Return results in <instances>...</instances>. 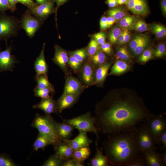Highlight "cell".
Instances as JSON below:
<instances>
[{
	"instance_id": "1",
	"label": "cell",
	"mask_w": 166,
	"mask_h": 166,
	"mask_svg": "<svg viewBox=\"0 0 166 166\" xmlns=\"http://www.w3.org/2000/svg\"><path fill=\"white\" fill-rule=\"evenodd\" d=\"M97 107L94 125L99 132L109 136L135 131L155 115L136 99L107 100Z\"/></svg>"
},
{
	"instance_id": "2",
	"label": "cell",
	"mask_w": 166,
	"mask_h": 166,
	"mask_svg": "<svg viewBox=\"0 0 166 166\" xmlns=\"http://www.w3.org/2000/svg\"><path fill=\"white\" fill-rule=\"evenodd\" d=\"M135 130L109 136L103 142V150L111 166H128L142 153L136 143Z\"/></svg>"
},
{
	"instance_id": "3",
	"label": "cell",
	"mask_w": 166,
	"mask_h": 166,
	"mask_svg": "<svg viewBox=\"0 0 166 166\" xmlns=\"http://www.w3.org/2000/svg\"><path fill=\"white\" fill-rule=\"evenodd\" d=\"M39 133L59 140L57 122L51 115H41L37 113L31 124Z\"/></svg>"
},
{
	"instance_id": "4",
	"label": "cell",
	"mask_w": 166,
	"mask_h": 166,
	"mask_svg": "<svg viewBox=\"0 0 166 166\" xmlns=\"http://www.w3.org/2000/svg\"><path fill=\"white\" fill-rule=\"evenodd\" d=\"M94 117L90 112L70 119L63 120V122L73 126L79 131L92 132L96 135V141L99 140L98 130L94 125Z\"/></svg>"
},
{
	"instance_id": "5",
	"label": "cell",
	"mask_w": 166,
	"mask_h": 166,
	"mask_svg": "<svg viewBox=\"0 0 166 166\" xmlns=\"http://www.w3.org/2000/svg\"><path fill=\"white\" fill-rule=\"evenodd\" d=\"M141 124L135 130V138L140 151L155 150L158 148L156 141L148 128L145 123Z\"/></svg>"
},
{
	"instance_id": "6",
	"label": "cell",
	"mask_w": 166,
	"mask_h": 166,
	"mask_svg": "<svg viewBox=\"0 0 166 166\" xmlns=\"http://www.w3.org/2000/svg\"><path fill=\"white\" fill-rule=\"evenodd\" d=\"M20 21L13 16L0 15V39L15 36L21 27Z\"/></svg>"
},
{
	"instance_id": "7",
	"label": "cell",
	"mask_w": 166,
	"mask_h": 166,
	"mask_svg": "<svg viewBox=\"0 0 166 166\" xmlns=\"http://www.w3.org/2000/svg\"><path fill=\"white\" fill-rule=\"evenodd\" d=\"M151 134L157 144H159V139L160 135L166 130V119L162 115H154L145 122Z\"/></svg>"
},
{
	"instance_id": "8",
	"label": "cell",
	"mask_w": 166,
	"mask_h": 166,
	"mask_svg": "<svg viewBox=\"0 0 166 166\" xmlns=\"http://www.w3.org/2000/svg\"><path fill=\"white\" fill-rule=\"evenodd\" d=\"M42 20L34 15L30 11H27L22 16L20 21L21 27L23 29L30 38L34 36L40 28Z\"/></svg>"
},
{
	"instance_id": "9",
	"label": "cell",
	"mask_w": 166,
	"mask_h": 166,
	"mask_svg": "<svg viewBox=\"0 0 166 166\" xmlns=\"http://www.w3.org/2000/svg\"><path fill=\"white\" fill-rule=\"evenodd\" d=\"M12 47H7L5 50L0 51V70L13 71L14 64L18 63L14 56L11 54Z\"/></svg>"
},
{
	"instance_id": "10",
	"label": "cell",
	"mask_w": 166,
	"mask_h": 166,
	"mask_svg": "<svg viewBox=\"0 0 166 166\" xmlns=\"http://www.w3.org/2000/svg\"><path fill=\"white\" fill-rule=\"evenodd\" d=\"M53 1H49L36 6L30 9L31 13L34 16L43 21L54 12Z\"/></svg>"
},
{
	"instance_id": "11",
	"label": "cell",
	"mask_w": 166,
	"mask_h": 166,
	"mask_svg": "<svg viewBox=\"0 0 166 166\" xmlns=\"http://www.w3.org/2000/svg\"><path fill=\"white\" fill-rule=\"evenodd\" d=\"M126 5L127 9L134 14L144 16L148 13L146 0H127Z\"/></svg>"
},
{
	"instance_id": "12",
	"label": "cell",
	"mask_w": 166,
	"mask_h": 166,
	"mask_svg": "<svg viewBox=\"0 0 166 166\" xmlns=\"http://www.w3.org/2000/svg\"><path fill=\"white\" fill-rule=\"evenodd\" d=\"M53 145L55 153L59 158L65 160L72 158L74 151L67 142L60 140Z\"/></svg>"
},
{
	"instance_id": "13",
	"label": "cell",
	"mask_w": 166,
	"mask_h": 166,
	"mask_svg": "<svg viewBox=\"0 0 166 166\" xmlns=\"http://www.w3.org/2000/svg\"><path fill=\"white\" fill-rule=\"evenodd\" d=\"M70 146L74 152L81 147L89 146L93 141L87 136V132H80L78 135L72 140H62Z\"/></svg>"
},
{
	"instance_id": "14",
	"label": "cell",
	"mask_w": 166,
	"mask_h": 166,
	"mask_svg": "<svg viewBox=\"0 0 166 166\" xmlns=\"http://www.w3.org/2000/svg\"><path fill=\"white\" fill-rule=\"evenodd\" d=\"M33 108L42 110L47 115H51L53 113L58 114L56 101L51 97L42 99L39 103L33 106Z\"/></svg>"
},
{
	"instance_id": "15",
	"label": "cell",
	"mask_w": 166,
	"mask_h": 166,
	"mask_svg": "<svg viewBox=\"0 0 166 166\" xmlns=\"http://www.w3.org/2000/svg\"><path fill=\"white\" fill-rule=\"evenodd\" d=\"M79 96L63 94L56 101L58 113H61L63 110L73 106L77 100Z\"/></svg>"
},
{
	"instance_id": "16",
	"label": "cell",
	"mask_w": 166,
	"mask_h": 166,
	"mask_svg": "<svg viewBox=\"0 0 166 166\" xmlns=\"http://www.w3.org/2000/svg\"><path fill=\"white\" fill-rule=\"evenodd\" d=\"M45 46V43H44L43 44L40 53L36 58L34 64V69L36 73L35 77V80L40 75L44 74L47 76L48 66L44 56V51Z\"/></svg>"
},
{
	"instance_id": "17",
	"label": "cell",
	"mask_w": 166,
	"mask_h": 166,
	"mask_svg": "<svg viewBox=\"0 0 166 166\" xmlns=\"http://www.w3.org/2000/svg\"><path fill=\"white\" fill-rule=\"evenodd\" d=\"M147 166H165L163 162L160 153L155 150H150L142 152Z\"/></svg>"
},
{
	"instance_id": "18",
	"label": "cell",
	"mask_w": 166,
	"mask_h": 166,
	"mask_svg": "<svg viewBox=\"0 0 166 166\" xmlns=\"http://www.w3.org/2000/svg\"><path fill=\"white\" fill-rule=\"evenodd\" d=\"M98 142L96 141V152L94 156L90 160L88 165L90 166H111L109 163L107 156L103 153V148L101 147L99 149Z\"/></svg>"
},
{
	"instance_id": "19",
	"label": "cell",
	"mask_w": 166,
	"mask_h": 166,
	"mask_svg": "<svg viewBox=\"0 0 166 166\" xmlns=\"http://www.w3.org/2000/svg\"><path fill=\"white\" fill-rule=\"evenodd\" d=\"M68 58L66 51L57 45L55 46V54L53 60L61 69H65L68 63Z\"/></svg>"
},
{
	"instance_id": "20",
	"label": "cell",
	"mask_w": 166,
	"mask_h": 166,
	"mask_svg": "<svg viewBox=\"0 0 166 166\" xmlns=\"http://www.w3.org/2000/svg\"><path fill=\"white\" fill-rule=\"evenodd\" d=\"M81 88L80 81L77 79L70 77L66 81L63 94L79 95Z\"/></svg>"
},
{
	"instance_id": "21",
	"label": "cell",
	"mask_w": 166,
	"mask_h": 166,
	"mask_svg": "<svg viewBox=\"0 0 166 166\" xmlns=\"http://www.w3.org/2000/svg\"><path fill=\"white\" fill-rule=\"evenodd\" d=\"M59 140L39 133L33 145V149L36 151L39 149L43 150L47 146L53 145Z\"/></svg>"
},
{
	"instance_id": "22",
	"label": "cell",
	"mask_w": 166,
	"mask_h": 166,
	"mask_svg": "<svg viewBox=\"0 0 166 166\" xmlns=\"http://www.w3.org/2000/svg\"><path fill=\"white\" fill-rule=\"evenodd\" d=\"M58 134L61 140H68L72 135L74 128L64 122H57Z\"/></svg>"
},
{
	"instance_id": "23",
	"label": "cell",
	"mask_w": 166,
	"mask_h": 166,
	"mask_svg": "<svg viewBox=\"0 0 166 166\" xmlns=\"http://www.w3.org/2000/svg\"><path fill=\"white\" fill-rule=\"evenodd\" d=\"M91 153L89 146H84L74 151L72 158L84 163L85 161L90 156Z\"/></svg>"
},
{
	"instance_id": "24",
	"label": "cell",
	"mask_w": 166,
	"mask_h": 166,
	"mask_svg": "<svg viewBox=\"0 0 166 166\" xmlns=\"http://www.w3.org/2000/svg\"><path fill=\"white\" fill-rule=\"evenodd\" d=\"M82 77L84 82L87 84H90L93 81V73L91 65L85 64L83 67Z\"/></svg>"
},
{
	"instance_id": "25",
	"label": "cell",
	"mask_w": 166,
	"mask_h": 166,
	"mask_svg": "<svg viewBox=\"0 0 166 166\" xmlns=\"http://www.w3.org/2000/svg\"><path fill=\"white\" fill-rule=\"evenodd\" d=\"M111 64L107 63L101 65L97 69L96 73V82H103L106 77Z\"/></svg>"
},
{
	"instance_id": "26",
	"label": "cell",
	"mask_w": 166,
	"mask_h": 166,
	"mask_svg": "<svg viewBox=\"0 0 166 166\" xmlns=\"http://www.w3.org/2000/svg\"><path fill=\"white\" fill-rule=\"evenodd\" d=\"M129 68L128 64L123 60H118L114 63L112 68L110 74H118L122 73Z\"/></svg>"
},
{
	"instance_id": "27",
	"label": "cell",
	"mask_w": 166,
	"mask_h": 166,
	"mask_svg": "<svg viewBox=\"0 0 166 166\" xmlns=\"http://www.w3.org/2000/svg\"><path fill=\"white\" fill-rule=\"evenodd\" d=\"M125 10L121 7L113 8L109 10L107 14L109 16L114 18L116 21H120L124 17L127 15Z\"/></svg>"
},
{
	"instance_id": "28",
	"label": "cell",
	"mask_w": 166,
	"mask_h": 166,
	"mask_svg": "<svg viewBox=\"0 0 166 166\" xmlns=\"http://www.w3.org/2000/svg\"><path fill=\"white\" fill-rule=\"evenodd\" d=\"M137 19L136 16L127 15L120 21V26L124 29L132 28Z\"/></svg>"
},
{
	"instance_id": "29",
	"label": "cell",
	"mask_w": 166,
	"mask_h": 166,
	"mask_svg": "<svg viewBox=\"0 0 166 166\" xmlns=\"http://www.w3.org/2000/svg\"><path fill=\"white\" fill-rule=\"evenodd\" d=\"M150 26L152 32L157 38H161L165 36L166 29L162 25L158 23H153L151 24Z\"/></svg>"
},
{
	"instance_id": "30",
	"label": "cell",
	"mask_w": 166,
	"mask_h": 166,
	"mask_svg": "<svg viewBox=\"0 0 166 166\" xmlns=\"http://www.w3.org/2000/svg\"><path fill=\"white\" fill-rule=\"evenodd\" d=\"M65 160L58 157L55 153L51 155L43 164V166H62Z\"/></svg>"
},
{
	"instance_id": "31",
	"label": "cell",
	"mask_w": 166,
	"mask_h": 166,
	"mask_svg": "<svg viewBox=\"0 0 166 166\" xmlns=\"http://www.w3.org/2000/svg\"><path fill=\"white\" fill-rule=\"evenodd\" d=\"M37 82L36 87L43 89L46 88H53V86L49 82L47 76L44 74L40 75L35 80Z\"/></svg>"
},
{
	"instance_id": "32",
	"label": "cell",
	"mask_w": 166,
	"mask_h": 166,
	"mask_svg": "<svg viewBox=\"0 0 166 166\" xmlns=\"http://www.w3.org/2000/svg\"><path fill=\"white\" fill-rule=\"evenodd\" d=\"M122 31L120 26H114L111 29L108 35L109 42L113 44L117 43Z\"/></svg>"
},
{
	"instance_id": "33",
	"label": "cell",
	"mask_w": 166,
	"mask_h": 166,
	"mask_svg": "<svg viewBox=\"0 0 166 166\" xmlns=\"http://www.w3.org/2000/svg\"><path fill=\"white\" fill-rule=\"evenodd\" d=\"M34 92L35 96L40 97L42 99L49 98L50 93H53V88H46L43 89H40L35 87L34 89Z\"/></svg>"
},
{
	"instance_id": "34",
	"label": "cell",
	"mask_w": 166,
	"mask_h": 166,
	"mask_svg": "<svg viewBox=\"0 0 166 166\" xmlns=\"http://www.w3.org/2000/svg\"><path fill=\"white\" fill-rule=\"evenodd\" d=\"M149 42V37L145 34L142 41L133 51L134 54L137 55L142 53L148 45Z\"/></svg>"
},
{
	"instance_id": "35",
	"label": "cell",
	"mask_w": 166,
	"mask_h": 166,
	"mask_svg": "<svg viewBox=\"0 0 166 166\" xmlns=\"http://www.w3.org/2000/svg\"><path fill=\"white\" fill-rule=\"evenodd\" d=\"M106 58L105 54L101 51L97 52L92 57V62L95 65L103 64Z\"/></svg>"
},
{
	"instance_id": "36",
	"label": "cell",
	"mask_w": 166,
	"mask_h": 166,
	"mask_svg": "<svg viewBox=\"0 0 166 166\" xmlns=\"http://www.w3.org/2000/svg\"><path fill=\"white\" fill-rule=\"evenodd\" d=\"M116 57L121 60L128 61L130 59V55L127 49L124 47L119 48L117 51Z\"/></svg>"
},
{
	"instance_id": "37",
	"label": "cell",
	"mask_w": 166,
	"mask_h": 166,
	"mask_svg": "<svg viewBox=\"0 0 166 166\" xmlns=\"http://www.w3.org/2000/svg\"><path fill=\"white\" fill-rule=\"evenodd\" d=\"M132 28L136 31L142 32L148 30V25L142 20L137 19Z\"/></svg>"
},
{
	"instance_id": "38",
	"label": "cell",
	"mask_w": 166,
	"mask_h": 166,
	"mask_svg": "<svg viewBox=\"0 0 166 166\" xmlns=\"http://www.w3.org/2000/svg\"><path fill=\"white\" fill-rule=\"evenodd\" d=\"M17 164L8 155L0 154V166H16Z\"/></svg>"
},
{
	"instance_id": "39",
	"label": "cell",
	"mask_w": 166,
	"mask_h": 166,
	"mask_svg": "<svg viewBox=\"0 0 166 166\" xmlns=\"http://www.w3.org/2000/svg\"><path fill=\"white\" fill-rule=\"evenodd\" d=\"M145 35V34H139L134 36L129 44V48L133 52L142 41Z\"/></svg>"
},
{
	"instance_id": "40",
	"label": "cell",
	"mask_w": 166,
	"mask_h": 166,
	"mask_svg": "<svg viewBox=\"0 0 166 166\" xmlns=\"http://www.w3.org/2000/svg\"><path fill=\"white\" fill-rule=\"evenodd\" d=\"M87 54V50L85 49H78L71 53V55L76 58L81 63L86 58Z\"/></svg>"
},
{
	"instance_id": "41",
	"label": "cell",
	"mask_w": 166,
	"mask_h": 166,
	"mask_svg": "<svg viewBox=\"0 0 166 166\" xmlns=\"http://www.w3.org/2000/svg\"><path fill=\"white\" fill-rule=\"evenodd\" d=\"M99 44L94 39H92L89 42L88 46L87 54L91 57L97 52Z\"/></svg>"
},
{
	"instance_id": "42",
	"label": "cell",
	"mask_w": 166,
	"mask_h": 166,
	"mask_svg": "<svg viewBox=\"0 0 166 166\" xmlns=\"http://www.w3.org/2000/svg\"><path fill=\"white\" fill-rule=\"evenodd\" d=\"M128 166H147L142 153L133 160Z\"/></svg>"
},
{
	"instance_id": "43",
	"label": "cell",
	"mask_w": 166,
	"mask_h": 166,
	"mask_svg": "<svg viewBox=\"0 0 166 166\" xmlns=\"http://www.w3.org/2000/svg\"><path fill=\"white\" fill-rule=\"evenodd\" d=\"M68 64L73 70L77 71L79 69L81 63L71 55L68 58Z\"/></svg>"
},
{
	"instance_id": "44",
	"label": "cell",
	"mask_w": 166,
	"mask_h": 166,
	"mask_svg": "<svg viewBox=\"0 0 166 166\" xmlns=\"http://www.w3.org/2000/svg\"><path fill=\"white\" fill-rule=\"evenodd\" d=\"M153 53L150 49L144 50L139 58V60L142 62H146L152 57Z\"/></svg>"
},
{
	"instance_id": "45",
	"label": "cell",
	"mask_w": 166,
	"mask_h": 166,
	"mask_svg": "<svg viewBox=\"0 0 166 166\" xmlns=\"http://www.w3.org/2000/svg\"><path fill=\"white\" fill-rule=\"evenodd\" d=\"M166 51L165 46L164 44H159L154 50V54L156 57H162L165 54Z\"/></svg>"
},
{
	"instance_id": "46",
	"label": "cell",
	"mask_w": 166,
	"mask_h": 166,
	"mask_svg": "<svg viewBox=\"0 0 166 166\" xmlns=\"http://www.w3.org/2000/svg\"><path fill=\"white\" fill-rule=\"evenodd\" d=\"M84 163L71 158L65 160L62 166H83L84 165Z\"/></svg>"
},
{
	"instance_id": "47",
	"label": "cell",
	"mask_w": 166,
	"mask_h": 166,
	"mask_svg": "<svg viewBox=\"0 0 166 166\" xmlns=\"http://www.w3.org/2000/svg\"><path fill=\"white\" fill-rule=\"evenodd\" d=\"M93 36L99 44L102 45L105 43V34L104 32H98L93 34Z\"/></svg>"
},
{
	"instance_id": "48",
	"label": "cell",
	"mask_w": 166,
	"mask_h": 166,
	"mask_svg": "<svg viewBox=\"0 0 166 166\" xmlns=\"http://www.w3.org/2000/svg\"><path fill=\"white\" fill-rule=\"evenodd\" d=\"M159 142V144L161 145L160 148L162 151L166 150V130L160 136Z\"/></svg>"
},
{
	"instance_id": "49",
	"label": "cell",
	"mask_w": 166,
	"mask_h": 166,
	"mask_svg": "<svg viewBox=\"0 0 166 166\" xmlns=\"http://www.w3.org/2000/svg\"><path fill=\"white\" fill-rule=\"evenodd\" d=\"M10 9L8 0H0V11L3 12Z\"/></svg>"
},
{
	"instance_id": "50",
	"label": "cell",
	"mask_w": 166,
	"mask_h": 166,
	"mask_svg": "<svg viewBox=\"0 0 166 166\" xmlns=\"http://www.w3.org/2000/svg\"><path fill=\"white\" fill-rule=\"evenodd\" d=\"M19 2L23 4L30 9L36 6L33 0H19Z\"/></svg>"
},
{
	"instance_id": "51",
	"label": "cell",
	"mask_w": 166,
	"mask_h": 166,
	"mask_svg": "<svg viewBox=\"0 0 166 166\" xmlns=\"http://www.w3.org/2000/svg\"><path fill=\"white\" fill-rule=\"evenodd\" d=\"M100 25L101 29L102 30H104L107 29V18L105 16H103L101 18Z\"/></svg>"
},
{
	"instance_id": "52",
	"label": "cell",
	"mask_w": 166,
	"mask_h": 166,
	"mask_svg": "<svg viewBox=\"0 0 166 166\" xmlns=\"http://www.w3.org/2000/svg\"><path fill=\"white\" fill-rule=\"evenodd\" d=\"M10 10L14 11L16 9V4L19 2V0H8Z\"/></svg>"
},
{
	"instance_id": "53",
	"label": "cell",
	"mask_w": 166,
	"mask_h": 166,
	"mask_svg": "<svg viewBox=\"0 0 166 166\" xmlns=\"http://www.w3.org/2000/svg\"><path fill=\"white\" fill-rule=\"evenodd\" d=\"M124 44L128 42L130 39V34L128 29H124Z\"/></svg>"
},
{
	"instance_id": "54",
	"label": "cell",
	"mask_w": 166,
	"mask_h": 166,
	"mask_svg": "<svg viewBox=\"0 0 166 166\" xmlns=\"http://www.w3.org/2000/svg\"><path fill=\"white\" fill-rule=\"evenodd\" d=\"M117 21L113 17L109 16L107 18V29L111 27Z\"/></svg>"
},
{
	"instance_id": "55",
	"label": "cell",
	"mask_w": 166,
	"mask_h": 166,
	"mask_svg": "<svg viewBox=\"0 0 166 166\" xmlns=\"http://www.w3.org/2000/svg\"><path fill=\"white\" fill-rule=\"evenodd\" d=\"M160 5L162 11L165 15L166 14V0H161Z\"/></svg>"
},
{
	"instance_id": "56",
	"label": "cell",
	"mask_w": 166,
	"mask_h": 166,
	"mask_svg": "<svg viewBox=\"0 0 166 166\" xmlns=\"http://www.w3.org/2000/svg\"><path fill=\"white\" fill-rule=\"evenodd\" d=\"M124 30H122L118 39L117 42L119 45H121L124 44Z\"/></svg>"
},
{
	"instance_id": "57",
	"label": "cell",
	"mask_w": 166,
	"mask_h": 166,
	"mask_svg": "<svg viewBox=\"0 0 166 166\" xmlns=\"http://www.w3.org/2000/svg\"><path fill=\"white\" fill-rule=\"evenodd\" d=\"M109 6L111 8H114L117 5V0H107Z\"/></svg>"
},
{
	"instance_id": "58",
	"label": "cell",
	"mask_w": 166,
	"mask_h": 166,
	"mask_svg": "<svg viewBox=\"0 0 166 166\" xmlns=\"http://www.w3.org/2000/svg\"><path fill=\"white\" fill-rule=\"evenodd\" d=\"M160 154L161 159L165 166L166 165V150L162 151Z\"/></svg>"
},
{
	"instance_id": "59",
	"label": "cell",
	"mask_w": 166,
	"mask_h": 166,
	"mask_svg": "<svg viewBox=\"0 0 166 166\" xmlns=\"http://www.w3.org/2000/svg\"><path fill=\"white\" fill-rule=\"evenodd\" d=\"M57 4L56 9L68 0H55Z\"/></svg>"
},
{
	"instance_id": "60",
	"label": "cell",
	"mask_w": 166,
	"mask_h": 166,
	"mask_svg": "<svg viewBox=\"0 0 166 166\" xmlns=\"http://www.w3.org/2000/svg\"><path fill=\"white\" fill-rule=\"evenodd\" d=\"M108 51V54H110L111 51V45L109 43L105 42Z\"/></svg>"
},
{
	"instance_id": "61",
	"label": "cell",
	"mask_w": 166,
	"mask_h": 166,
	"mask_svg": "<svg viewBox=\"0 0 166 166\" xmlns=\"http://www.w3.org/2000/svg\"><path fill=\"white\" fill-rule=\"evenodd\" d=\"M101 45V49L102 50L104 53L108 54L107 50L105 43L104 44Z\"/></svg>"
},
{
	"instance_id": "62",
	"label": "cell",
	"mask_w": 166,
	"mask_h": 166,
	"mask_svg": "<svg viewBox=\"0 0 166 166\" xmlns=\"http://www.w3.org/2000/svg\"><path fill=\"white\" fill-rule=\"evenodd\" d=\"M117 4L119 5H122L126 4L127 0H117Z\"/></svg>"
},
{
	"instance_id": "63",
	"label": "cell",
	"mask_w": 166,
	"mask_h": 166,
	"mask_svg": "<svg viewBox=\"0 0 166 166\" xmlns=\"http://www.w3.org/2000/svg\"><path fill=\"white\" fill-rule=\"evenodd\" d=\"M49 0H36L37 2L39 4H42L43 3L48 1Z\"/></svg>"
}]
</instances>
